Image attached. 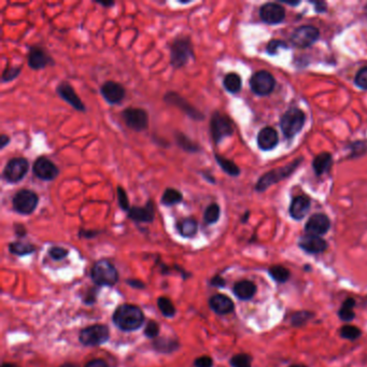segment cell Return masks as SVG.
Listing matches in <instances>:
<instances>
[{
	"label": "cell",
	"mask_w": 367,
	"mask_h": 367,
	"mask_svg": "<svg viewBox=\"0 0 367 367\" xmlns=\"http://www.w3.org/2000/svg\"><path fill=\"white\" fill-rule=\"evenodd\" d=\"M126 283H127L129 285H131L132 288L134 289H139V290H142L145 288V283L139 279H127L126 280Z\"/></svg>",
	"instance_id": "cell-50"
},
{
	"label": "cell",
	"mask_w": 367,
	"mask_h": 367,
	"mask_svg": "<svg viewBox=\"0 0 367 367\" xmlns=\"http://www.w3.org/2000/svg\"><path fill=\"white\" fill-rule=\"evenodd\" d=\"M249 215H250V212H249V211H247V212L244 214L243 219H242V222H243V223H246V222L248 221V219H249Z\"/></svg>",
	"instance_id": "cell-58"
},
{
	"label": "cell",
	"mask_w": 367,
	"mask_h": 367,
	"mask_svg": "<svg viewBox=\"0 0 367 367\" xmlns=\"http://www.w3.org/2000/svg\"><path fill=\"white\" fill-rule=\"evenodd\" d=\"M229 363L233 367H252V358L249 354L239 353L234 355Z\"/></svg>",
	"instance_id": "cell-40"
},
{
	"label": "cell",
	"mask_w": 367,
	"mask_h": 367,
	"mask_svg": "<svg viewBox=\"0 0 367 367\" xmlns=\"http://www.w3.org/2000/svg\"><path fill=\"white\" fill-rule=\"evenodd\" d=\"M38 204V194L29 189H21L12 197L13 210L22 215H30L35 212Z\"/></svg>",
	"instance_id": "cell-7"
},
{
	"label": "cell",
	"mask_w": 367,
	"mask_h": 367,
	"mask_svg": "<svg viewBox=\"0 0 367 367\" xmlns=\"http://www.w3.org/2000/svg\"><path fill=\"white\" fill-rule=\"evenodd\" d=\"M122 118L134 132H143L149 127V113L142 108L129 107L122 111Z\"/></svg>",
	"instance_id": "cell-11"
},
{
	"label": "cell",
	"mask_w": 367,
	"mask_h": 367,
	"mask_svg": "<svg viewBox=\"0 0 367 367\" xmlns=\"http://www.w3.org/2000/svg\"><path fill=\"white\" fill-rule=\"evenodd\" d=\"M158 334H159L158 323L155 322V321H153V320H150L146 323V326L144 328V335L150 339H155V338H157Z\"/></svg>",
	"instance_id": "cell-43"
},
{
	"label": "cell",
	"mask_w": 367,
	"mask_h": 367,
	"mask_svg": "<svg viewBox=\"0 0 367 367\" xmlns=\"http://www.w3.org/2000/svg\"><path fill=\"white\" fill-rule=\"evenodd\" d=\"M314 314L309 311H298L294 314L291 318L292 325L295 327H300L305 325L309 320H311L314 318Z\"/></svg>",
	"instance_id": "cell-39"
},
{
	"label": "cell",
	"mask_w": 367,
	"mask_h": 367,
	"mask_svg": "<svg viewBox=\"0 0 367 367\" xmlns=\"http://www.w3.org/2000/svg\"><path fill=\"white\" fill-rule=\"evenodd\" d=\"M199 174L201 175V177H203L206 181L209 182V183H211V185H215V183H216L215 178H214V177H213L210 173H206V171H200Z\"/></svg>",
	"instance_id": "cell-55"
},
{
	"label": "cell",
	"mask_w": 367,
	"mask_h": 367,
	"mask_svg": "<svg viewBox=\"0 0 367 367\" xmlns=\"http://www.w3.org/2000/svg\"><path fill=\"white\" fill-rule=\"evenodd\" d=\"M101 232L100 231H95V229H83L81 228L79 231V237L80 238H86V239H91L98 236Z\"/></svg>",
	"instance_id": "cell-49"
},
{
	"label": "cell",
	"mask_w": 367,
	"mask_h": 367,
	"mask_svg": "<svg viewBox=\"0 0 367 367\" xmlns=\"http://www.w3.org/2000/svg\"><path fill=\"white\" fill-rule=\"evenodd\" d=\"M9 251L10 253H12L17 256H25L29 255L36 251V247L28 244V243H23V242H13L9 244Z\"/></svg>",
	"instance_id": "cell-33"
},
{
	"label": "cell",
	"mask_w": 367,
	"mask_h": 367,
	"mask_svg": "<svg viewBox=\"0 0 367 367\" xmlns=\"http://www.w3.org/2000/svg\"><path fill=\"white\" fill-rule=\"evenodd\" d=\"M276 80L266 70H260L253 74L250 79V87L258 96H267L274 89Z\"/></svg>",
	"instance_id": "cell-13"
},
{
	"label": "cell",
	"mask_w": 367,
	"mask_h": 367,
	"mask_svg": "<svg viewBox=\"0 0 367 367\" xmlns=\"http://www.w3.org/2000/svg\"><path fill=\"white\" fill-rule=\"evenodd\" d=\"M210 134L215 144H219L234 134V125L226 114L214 111L210 119Z\"/></svg>",
	"instance_id": "cell-6"
},
{
	"label": "cell",
	"mask_w": 367,
	"mask_h": 367,
	"mask_svg": "<svg viewBox=\"0 0 367 367\" xmlns=\"http://www.w3.org/2000/svg\"><path fill=\"white\" fill-rule=\"evenodd\" d=\"M290 367H307V366L302 365V364H294V365H292V366H290Z\"/></svg>",
	"instance_id": "cell-62"
},
{
	"label": "cell",
	"mask_w": 367,
	"mask_h": 367,
	"mask_svg": "<svg viewBox=\"0 0 367 367\" xmlns=\"http://www.w3.org/2000/svg\"><path fill=\"white\" fill-rule=\"evenodd\" d=\"M282 4H285V5H290V6H297V5H300L301 2H282Z\"/></svg>",
	"instance_id": "cell-59"
},
{
	"label": "cell",
	"mask_w": 367,
	"mask_h": 367,
	"mask_svg": "<svg viewBox=\"0 0 367 367\" xmlns=\"http://www.w3.org/2000/svg\"><path fill=\"white\" fill-rule=\"evenodd\" d=\"M33 176L42 181H53L60 176V168L48 156H38L32 164Z\"/></svg>",
	"instance_id": "cell-12"
},
{
	"label": "cell",
	"mask_w": 367,
	"mask_h": 367,
	"mask_svg": "<svg viewBox=\"0 0 367 367\" xmlns=\"http://www.w3.org/2000/svg\"><path fill=\"white\" fill-rule=\"evenodd\" d=\"M68 254H69V251H68L66 248H63V247L55 246V247H52L49 250V255L54 261H62L65 258H67Z\"/></svg>",
	"instance_id": "cell-44"
},
{
	"label": "cell",
	"mask_w": 367,
	"mask_h": 367,
	"mask_svg": "<svg viewBox=\"0 0 367 367\" xmlns=\"http://www.w3.org/2000/svg\"><path fill=\"white\" fill-rule=\"evenodd\" d=\"M331 228V220L324 213H316L309 217L305 225V232L308 235L322 236L325 235Z\"/></svg>",
	"instance_id": "cell-20"
},
{
	"label": "cell",
	"mask_w": 367,
	"mask_h": 367,
	"mask_svg": "<svg viewBox=\"0 0 367 367\" xmlns=\"http://www.w3.org/2000/svg\"><path fill=\"white\" fill-rule=\"evenodd\" d=\"M110 331L107 325L95 324L83 328L79 334V340L83 346L96 347L109 340Z\"/></svg>",
	"instance_id": "cell-9"
},
{
	"label": "cell",
	"mask_w": 367,
	"mask_h": 367,
	"mask_svg": "<svg viewBox=\"0 0 367 367\" xmlns=\"http://www.w3.org/2000/svg\"><path fill=\"white\" fill-rule=\"evenodd\" d=\"M310 205H311L310 198L304 196V195H300V196L294 197L289 208L290 215L294 220L297 221L303 220L306 214L308 213L309 209H310Z\"/></svg>",
	"instance_id": "cell-24"
},
{
	"label": "cell",
	"mask_w": 367,
	"mask_h": 367,
	"mask_svg": "<svg viewBox=\"0 0 367 367\" xmlns=\"http://www.w3.org/2000/svg\"><path fill=\"white\" fill-rule=\"evenodd\" d=\"M194 366L195 367H212L213 360L210 357H208V355H204V357L197 358L194 361Z\"/></svg>",
	"instance_id": "cell-48"
},
{
	"label": "cell",
	"mask_w": 367,
	"mask_h": 367,
	"mask_svg": "<svg viewBox=\"0 0 367 367\" xmlns=\"http://www.w3.org/2000/svg\"><path fill=\"white\" fill-rule=\"evenodd\" d=\"M320 37V31L311 25H304L296 28L291 35V43L298 49H306L311 47Z\"/></svg>",
	"instance_id": "cell-14"
},
{
	"label": "cell",
	"mask_w": 367,
	"mask_h": 367,
	"mask_svg": "<svg viewBox=\"0 0 367 367\" xmlns=\"http://www.w3.org/2000/svg\"><path fill=\"white\" fill-rule=\"evenodd\" d=\"M153 349L162 354H170L180 348V342L173 337H159L153 340Z\"/></svg>",
	"instance_id": "cell-25"
},
{
	"label": "cell",
	"mask_w": 367,
	"mask_h": 367,
	"mask_svg": "<svg viewBox=\"0 0 367 367\" xmlns=\"http://www.w3.org/2000/svg\"><path fill=\"white\" fill-rule=\"evenodd\" d=\"M314 5L316 6V10L318 12H323V11L326 10V4L324 3H314Z\"/></svg>",
	"instance_id": "cell-57"
},
{
	"label": "cell",
	"mask_w": 367,
	"mask_h": 367,
	"mask_svg": "<svg viewBox=\"0 0 367 367\" xmlns=\"http://www.w3.org/2000/svg\"><path fill=\"white\" fill-rule=\"evenodd\" d=\"M113 323L124 332H133L138 329L144 323V315L138 306L121 305L112 316Z\"/></svg>",
	"instance_id": "cell-2"
},
{
	"label": "cell",
	"mask_w": 367,
	"mask_h": 367,
	"mask_svg": "<svg viewBox=\"0 0 367 367\" xmlns=\"http://www.w3.org/2000/svg\"><path fill=\"white\" fill-rule=\"evenodd\" d=\"M27 64L32 70H42L48 66H53L55 62L44 48L40 45H32L28 50Z\"/></svg>",
	"instance_id": "cell-15"
},
{
	"label": "cell",
	"mask_w": 367,
	"mask_h": 367,
	"mask_svg": "<svg viewBox=\"0 0 367 367\" xmlns=\"http://www.w3.org/2000/svg\"><path fill=\"white\" fill-rule=\"evenodd\" d=\"M85 367H108V364L104 360L95 359V360H91V361L87 362Z\"/></svg>",
	"instance_id": "cell-53"
},
{
	"label": "cell",
	"mask_w": 367,
	"mask_h": 367,
	"mask_svg": "<svg viewBox=\"0 0 367 367\" xmlns=\"http://www.w3.org/2000/svg\"><path fill=\"white\" fill-rule=\"evenodd\" d=\"M117 197H118V204L120 209H122L125 212H129L131 209L130 199L127 196V193H126L124 188L121 186H118L117 188Z\"/></svg>",
	"instance_id": "cell-41"
},
{
	"label": "cell",
	"mask_w": 367,
	"mask_h": 367,
	"mask_svg": "<svg viewBox=\"0 0 367 367\" xmlns=\"http://www.w3.org/2000/svg\"><path fill=\"white\" fill-rule=\"evenodd\" d=\"M164 101L169 106H174L178 109H180L183 113L187 114V116L196 122H201L205 120V114L198 110L196 107L193 106L189 100H187L185 97L181 96L177 91L169 90L164 95L163 97Z\"/></svg>",
	"instance_id": "cell-10"
},
{
	"label": "cell",
	"mask_w": 367,
	"mask_h": 367,
	"mask_svg": "<svg viewBox=\"0 0 367 367\" xmlns=\"http://www.w3.org/2000/svg\"><path fill=\"white\" fill-rule=\"evenodd\" d=\"M129 219L136 223H152L155 219V205L149 199L143 206H133L127 212Z\"/></svg>",
	"instance_id": "cell-18"
},
{
	"label": "cell",
	"mask_w": 367,
	"mask_h": 367,
	"mask_svg": "<svg viewBox=\"0 0 367 367\" xmlns=\"http://www.w3.org/2000/svg\"><path fill=\"white\" fill-rule=\"evenodd\" d=\"M2 367H20V366L15 365V364H12V363H4L2 365Z\"/></svg>",
	"instance_id": "cell-60"
},
{
	"label": "cell",
	"mask_w": 367,
	"mask_h": 367,
	"mask_svg": "<svg viewBox=\"0 0 367 367\" xmlns=\"http://www.w3.org/2000/svg\"><path fill=\"white\" fill-rule=\"evenodd\" d=\"M60 367H78V366L75 365V364H72V363H66V364L61 365Z\"/></svg>",
	"instance_id": "cell-61"
},
{
	"label": "cell",
	"mask_w": 367,
	"mask_h": 367,
	"mask_svg": "<svg viewBox=\"0 0 367 367\" xmlns=\"http://www.w3.org/2000/svg\"><path fill=\"white\" fill-rule=\"evenodd\" d=\"M223 86L228 91V93L237 94L240 90H242L243 80L238 74L229 72L223 79Z\"/></svg>",
	"instance_id": "cell-30"
},
{
	"label": "cell",
	"mask_w": 367,
	"mask_h": 367,
	"mask_svg": "<svg viewBox=\"0 0 367 367\" xmlns=\"http://www.w3.org/2000/svg\"><path fill=\"white\" fill-rule=\"evenodd\" d=\"M97 293H98V289L97 288H90L86 292V294H85V296L83 298V302L86 305H93L97 300Z\"/></svg>",
	"instance_id": "cell-47"
},
{
	"label": "cell",
	"mask_w": 367,
	"mask_h": 367,
	"mask_svg": "<svg viewBox=\"0 0 367 367\" xmlns=\"http://www.w3.org/2000/svg\"><path fill=\"white\" fill-rule=\"evenodd\" d=\"M56 93L68 105L81 113L86 112V107L82 99L76 93L74 86L67 81H62L56 86Z\"/></svg>",
	"instance_id": "cell-16"
},
{
	"label": "cell",
	"mask_w": 367,
	"mask_h": 367,
	"mask_svg": "<svg viewBox=\"0 0 367 367\" xmlns=\"http://www.w3.org/2000/svg\"><path fill=\"white\" fill-rule=\"evenodd\" d=\"M303 160V157L295 159L293 163L285 165L283 167H279L273 170L268 171L267 174L263 175L255 185V191L256 192H265L270 186H273L274 183H277L285 178H288L290 175L293 174V171L300 166L301 162Z\"/></svg>",
	"instance_id": "cell-4"
},
{
	"label": "cell",
	"mask_w": 367,
	"mask_h": 367,
	"mask_svg": "<svg viewBox=\"0 0 367 367\" xmlns=\"http://www.w3.org/2000/svg\"><path fill=\"white\" fill-rule=\"evenodd\" d=\"M180 5H189V4H191L192 2H181V0H180V2H178Z\"/></svg>",
	"instance_id": "cell-63"
},
{
	"label": "cell",
	"mask_w": 367,
	"mask_h": 367,
	"mask_svg": "<svg viewBox=\"0 0 367 367\" xmlns=\"http://www.w3.org/2000/svg\"><path fill=\"white\" fill-rule=\"evenodd\" d=\"M157 306L160 314H162L166 318H173L176 315V307L174 303L171 302L169 298L165 296H160L157 300Z\"/></svg>",
	"instance_id": "cell-36"
},
{
	"label": "cell",
	"mask_w": 367,
	"mask_h": 367,
	"mask_svg": "<svg viewBox=\"0 0 367 367\" xmlns=\"http://www.w3.org/2000/svg\"><path fill=\"white\" fill-rule=\"evenodd\" d=\"M100 94L109 105H119L126 96V89L121 83L109 80L101 84Z\"/></svg>",
	"instance_id": "cell-17"
},
{
	"label": "cell",
	"mask_w": 367,
	"mask_h": 367,
	"mask_svg": "<svg viewBox=\"0 0 367 367\" xmlns=\"http://www.w3.org/2000/svg\"><path fill=\"white\" fill-rule=\"evenodd\" d=\"M288 49V44H286L284 41H281V40H278V39H273V40H270L269 43L267 44V52L268 54H271V55H274V54H277L278 50L279 49Z\"/></svg>",
	"instance_id": "cell-46"
},
{
	"label": "cell",
	"mask_w": 367,
	"mask_h": 367,
	"mask_svg": "<svg viewBox=\"0 0 367 367\" xmlns=\"http://www.w3.org/2000/svg\"><path fill=\"white\" fill-rule=\"evenodd\" d=\"M333 164V156L328 152H323L317 155L313 160V168L317 176H322L329 171Z\"/></svg>",
	"instance_id": "cell-29"
},
{
	"label": "cell",
	"mask_w": 367,
	"mask_h": 367,
	"mask_svg": "<svg viewBox=\"0 0 367 367\" xmlns=\"http://www.w3.org/2000/svg\"><path fill=\"white\" fill-rule=\"evenodd\" d=\"M305 122L306 116L301 109L293 107L284 112L280 119V127L285 138L292 139L298 133H301Z\"/></svg>",
	"instance_id": "cell-3"
},
{
	"label": "cell",
	"mask_w": 367,
	"mask_h": 367,
	"mask_svg": "<svg viewBox=\"0 0 367 367\" xmlns=\"http://www.w3.org/2000/svg\"><path fill=\"white\" fill-rule=\"evenodd\" d=\"M221 216V208L219 204L216 203H211L210 205L207 206V208L204 211V222L207 225H212L215 224L219 221Z\"/></svg>",
	"instance_id": "cell-34"
},
{
	"label": "cell",
	"mask_w": 367,
	"mask_h": 367,
	"mask_svg": "<svg viewBox=\"0 0 367 367\" xmlns=\"http://www.w3.org/2000/svg\"><path fill=\"white\" fill-rule=\"evenodd\" d=\"M174 137H175V141L177 143V145L187 153H198L201 151L200 145L195 142L194 140H192L190 137H188L185 133H182L180 131H176L174 133Z\"/></svg>",
	"instance_id": "cell-26"
},
{
	"label": "cell",
	"mask_w": 367,
	"mask_h": 367,
	"mask_svg": "<svg viewBox=\"0 0 367 367\" xmlns=\"http://www.w3.org/2000/svg\"><path fill=\"white\" fill-rule=\"evenodd\" d=\"M10 141H11L10 136L3 134L2 136H0V149L4 150V149L10 143Z\"/></svg>",
	"instance_id": "cell-54"
},
{
	"label": "cell",
	"mask_w": 367,
	"mask_h": 367,
	"mask_svg": "<svg viewBox=\"0 0 367 367\" xmlns=\"http://www.w3.org/2000/svg\"><path fill=\"white\" fill-rule=\"evenodd\" d=\"M340 336L348 340H355L361 336V329L353 325H345L340 328Z\"/></svg>",
	"instance_id": "cell-42"
},
{
	"label": "cell",
	"mask_w": 367,
	"mask_h": 367,
	"mask_svg": "<svg viewBox=\"0 0 367 367\" xmlns=\"http://www.w3.org/2000/svg\"><path fill=\"white\" fill-rule=\"evenodd\" d=\"M298 246L301 249L310 254L322 253L327 249V243L323 238L315 235H305L298 240Z\"/></svg>",
	"instance_id": "cell-21"
},
{
	"label": "cell",
	"mask_w": 367,
	"mask_h": 367,
	"mask_svg": "<svg viewBox=\"0 0 367 367\" xmlns=\"http://www.w3.org/2000/svg\"><path fill=\"white\" fill-rule=\"evenodd\" d=\"M214 159L217 165L220 166V168L228 176L238 177L240 175V168L233 162L232 159H228L216 153H214Z\"/></svg>",
	"instance_id": "cell-31"
},
{
	"label": "cell",
	"mask_w": 367,
	"mask_h": 367,
	"mask_svg": "<svg viewBox=\"0 0 367 367\" xmlns=\"http://www.w3.org/2000/svg\"><path fill=\"white\" fill-rule=\"evenodd\" d=\"M279 143V136L277 131L269 127H264L258 135V145L263 151H270Z\"/></svg>",
	"instance_id": "cell-22"
},
{
	"label": "cell",
	"mask_w": 367,
	"mask_h": 367,
	"mask_svg": "<svg viewBox=\"0 0 367 367\" xmlns=\"http://www.w3.org/2000/svg\"><path fill=\"white\" fill-rule=\"evenodd\" d=\"M354 306H355V301L353 298H347V300L342 303L341 308L338 311L339 318L342 321H345V322H350V321H352L355 317L353 311Z\"/></svg>",
	"instance_id": "cell-35"
},
{
	"label": "cell",
	"mask_w": 367,
	"mask_h": 367,
	"mask_svg": "<svg viewBox=\"0 0 367 367\" xmlns=\"http://www.w3.org/2000/svg\"><path fill=\"white\" fill-rule=\"evenodd\" d=\"M90 276L98 286H113L119 280V272L112 263L101 260L94 264Z\"/></svg>",
	"instance_id": "cell-5"
},
{
	"label": "cell",
	"mask_w": 367,
	"mask_h": 367,
	"mask_svg": "<svg viewBox=\"0 0 367 367\" xmlns=\"http://www.w3.org/2000/svg\"><path fill=\"white\" fill-rule=\"evenodd\" d=\"M209 306L216 315L220 316L231 314L235 309L234 302L228 296L223 294H215L211 296L209 300Z\"/></svg>",
	"instance_id": "cell-23"
},
{
	"label": "cell",
	"mask_w": 367,
	"mask_h": 367,
	"mask_svg": "<svg viewBox=\"0 0 367 367\" xmlns=\"http://www.w3.org/2000/svg\"><path fill=\"white\" fill-rule=\"evenodd\" d=\"M170 65L175 69L186 67L190 61L195 60L194 45L190 36L178 35L169 44Z\"/></svg>",
	"instance_id": "cell-1"
},
{
	"label": "cell",
	"mask_w": 367,
	"mask_h": 367,
	"mask_svg": "<svg viewBox=\"0 0 367 367\" xmlns=\"http://www.w3.org/2000/svg\"><path fill=\"white\" fill-rule=\"evenodd\" d=\"M182 201L183 194L175 188H167L162 195V198H160V203L166 206V207H173V206H176Z\"/></svg>",
	"instance_id": "cell-32"
},
{
	"label": "cell",
	"mask_w": 367,
	"mask_h": 367,
	"mask_svg": "<svg viewBox=\"0 0 367 367\" xmlns=\"http://www.w3.org/2000/svg\"><path fill=\"white\" fill-rule=\"evenodd\" d=\"M22 72V67L21 66H11L8 65L6 67V69L3 71L2 75V82L3 83H8L11 81H14L15 79L19 78V76Z\"/></svg>",
	"instance_id": "cell-38"
},
{
	"label": "cell",
	"mask_w": 367,
	"mask_h": 367,
	"mask_svg": "<svg viewBox=\"0 0 367 367\" xmlns=\"http://www.w3.org/2000/svg\"><path fill=\"white\" fill-rule=\"evenodd\" d=\"M14 233H15V235L17 237L23 238V237H25L27 235V229L23 224L17 223V224L14 225Z\"/></svg>",
	"instance_id": "cell-52"
},
{
	"label": "cell",
	"mask_w": 367,
	"mask_h": 367,
	"mask_svg": "<svg viewBox=\"0 0 367 367\" xmlns=\"http://www.w3.org/2000/svg\"><path fill=\"white\" fill-rule=\"evenodd\" d=\"M96 4L101 7H104V8H107V9L112 8V7H114V5H116V3L112 2V0H110V2H96Z\"/></svg>",
	"instance_id": "cell-56"
},
{
	"label": "cell",
	"mask_w": 367,
	"mask_h": 367,
	"mask_svg": "<svg viewBox=\"0 0 367 367\" xmlns=\"http://www.w3.org/2000/svg\"><path fill=\"white\" fill-rule=\"evenodd\" d=\"M354 83L362 89H367V67H363L355 75Z\"/></svg>",
	"instance_id": "cell-45"
},
{
	"label": "cell",
	"mask_w": 367,
	"mask_h": 367,
	"mask_svg": "<svg viewBox=\"0 0 367 367\" xmlns=\"http://www.w3.org/2000/svg\"><path fill=\"white\" fill-rule=\"evenodd\" d=\"M269 274L277 282L284 283L290 278V271L281 265H274L269 268Z\"/></svg>",
	"instance_id": "cell-37"
},
{
	"label": "cell",
	"mask_w": 367,
	"mask_h": 367,
	"mask_svg": "<svg viewBox=\"0 0 367 367\" xmlns=\"http://www.w3.org/2000/svg\"><path fill=\"white\" fill-rule=\"evenodd\" d=\"M210 284H211L212 286H215V288H224L226 282H225V280H224L221 276H219V274H217V276H214V277L210 280Z\"/></svg>",
	"instance_id": "cell-51"
},
{
	"label": "cell",
	"mask_w": 367,
	"mask_h": 367,
	"mask_svg": "<svg viewBox=\"0 0 367 367\" xmlns=\"http://www.w3.org/2000/svg\"><path fill=\"white\" fill-rule=\"evenodd\" d=\"M261 20L269 25L280 24L285 17V9L276 3H267L260 9Z\"/></svg>",
	"instance_id": "cell-19"
},
{
	"label": "cell",
	"mask_w": 367,
	"mask_h": 367,
	"mask_svg": "<svg viewBox=\"0 0 367 367\" xmlns=\"http://www.w3.org/2000/svg\"><path fill=\"white\" fill-rule=\"evenodd\" d=\"M29 170V162L28 159L17 156L9 159L4 170H3V178L10 183V185H16L24 179Z\"/></svg>",
	"instance_id": "cell-8"
},
{
	"label": "cell",
	"mask_w": 367,
	"mask_h": 367,
	"mask_svg": "<svg viewBox=\"0 0 367 367\" xmlns=\"http://www.w3.org/2000/svg\"><path fill=\"white\" fill-rule=\"evenodd\" d=\"M233 292L242 301H249L256 293L255 284L249 280H242L234 285Z\"/></svg>",
	"instance_id": "cell-27"
},
{
	"label": "cell",
	"mask_w": 367,
	"mask_h": 367,
	"mask_svg": "<svg viewBox=\"0 0 367 367\" xmlns=\"http://www.w3.org/2000/svg\"><path fill=\"white\" fill-rule=\"evenodd\" d=\"M178 233L185 238H192L198 232V223L194 217H183L176 223Z\"/></svg>",
	"instance_id": "cell-28"
}]
</instances>
